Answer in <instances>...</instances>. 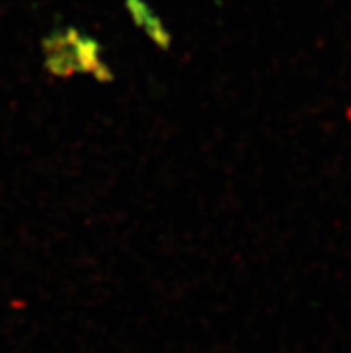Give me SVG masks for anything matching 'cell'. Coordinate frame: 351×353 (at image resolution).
I'll list each match as a JSON object with an SVG mask.
<instances>
[{
	"mask_svg": "<svg viewBox=\"0 0 351 353\" xmlns=\"http://www.w3.org/2000/svg\"><path fill=\"white\" fill-rule=\"evenodd\" d=\"M45 68L58 77L72 74H92L99 81H112V72L101 59V47L90 36L81 34L74 27L50 32L43 40Z\"/></svg>",
	"mask_w": 351,
	"mask_h": 353,
	"instance_id": "1",
	"label": "cell"
}]
</instances>
